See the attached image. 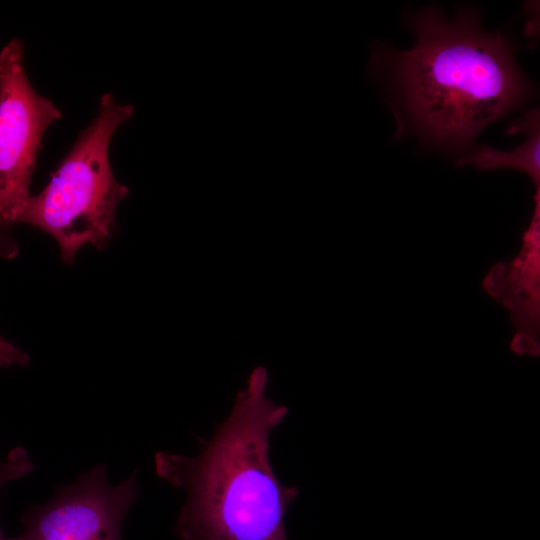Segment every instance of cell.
I'll return each mask as SVG.
<instances>
[{
	"instance_id": "6da1fadb",
	"label": "cell",
	"mask_w": 540,
	"mask_h": 540,
	"mask_svg": "<svg viewBox=\"0 0 540 540\" xmlns=\"http://www.w3.org/2000/svg\"><path fill=\"white\" fill-rule=\"evenodd\" d=\"M409 25L414 46L386 58L398 135L413 132L426 144L467 153L485 126L533 95L511 44L483 31L472 9L448 21L428 7L412 14Z\"/></svg>"
},
{
	"instance_id": "7a4b0ae2",
	"label": "cell",
	"mask_w": 540,
	"mask_h": 540,
	"mask_svg": "<svg viewBox=\"0 0 540 540\" xmlns=\"http://www.w3.org/2000/svg\"><path fill=\"white\" fill-rule=\"evenodd\" d=\"M267 379L262 367L252 372L197 455L155 454V473L186 495L175 524L181 540H287L285 516L298 491L277 478L269 449L288 408L265 396Z\"/></svg>"
},
{
	"instance_id": "3957f363",
	"label": "cell",
	"mask_w": 540,
	"mask_h": 540,
	"mask_svg": "<svg viewBox=\"0 0 540 540\" xmlns=\"http://www.w3.org/2000/svg\"><path fill=\"white\" fill-rule=\"evenodd\" d=\"M133 111V106L117 103L110 94L103 95L97 116L48 185L29 198L18 218V222L50 234L58 243L64 263H72L86 244L101 249L111 236L117 206L128 188L112 173L109 143Z\"/></svg>"
},
{
	"instance_id": "277c9868",
	"label": "cell",
	"mask_w": 540,
	"mask_h": 540,
	"mask_svg": "<svg viewBox=\"0 0 540 540\" xmlns=\"http://www.w3.org/2000/svg\"><path fill=\"white\" fill-rule=\"evenodd\" d=\"M24 46L12 39L0 51V220L18 222L30 196L31 176L46 129L60 111L30 84Z\"/></svg>"
},
{
	"instance_id": "5b68a950",
	"label": "cell",
	"mask_w": 540,
	"mask_h": 540,
	"mask_svg": "<svg viewBox=\"0 0 540 540\" xmlns=\"http://www.w3.org/2000/svg\"><path fill=\"white\" fill-rule=\"evenodd\" d=\"M137 473L112 485L106 465L81 472L73 483L57 486L46 503L30 505L22 532L7 540H123L125 517L139 497Z\"/></svg>"
},
{
	"instance_id": "8992f818",
	"label": "cell",
	"mask_w": 540,
	"mask_h": 540,
	"mask_svg": "<svg viewBox=\"0 0 540 540\" xmlns=\"http://www.w3.org/2000/svg\"><path fill=\"white\" fill-rule=\"evenodd\" d=\"M534 211L523 235L519 254L497 263L483 286L510 312L516 328L510 348L519 356L540 354V189L534 196Z\"/></svg>"
},
{
	"instance_id": "52a82bcc",
	"label": "cell",
	"mask_w": 540,
	"mask_h": 540,
	"mask_svg": "<svg viewBox=\"0 0 540 540\" xmlns=\"http://www.w3.org/2000/svg\"><path fill=\"white\" fill-rule=\"evenodd\" d=\"M540 116L539 109L525 112L522 119L512 123L507 133L525 132L528 137L524 143L511 151H500L487 145L465 153L457 161V166L472 165L480 170L513 168L527 174L535 188H540Z\"/></svg>"
},
{
	"instance_id": "ba28073f",
	"label": "cell",
	"mask_w": 540,
	"mask_h": 540,
	"mask_svg": "<svg viewBox=\"0 0 540 540\" xmlns=\"http://www.w3.org/2000/svg\"><path fill=\"white\" fill-rule=\"evenodd\" d=\"M34 467V463L24 447L16 446L10 449L6 457L0 460V496L7 484L26 477L33 471ZM0 540H7L1 525Z\"/></svg>"
},
{
	"instance_id": "9c48e42d",
	"label": "cell",
	"mask_w": 540,
	"mask_h": 540,
	"mask_svg": "<svg viewBox=\"0 0 540 540\" xmlns=\"http://www.w3.org/2000/svg\"><path fill=\"white\" fill-rule=\"evenodd\" d=\"M29 356L0 336V367L26 366Z\"/></svg>"
},
{
	"instance_id": "30bf717a",
	"label": "cell",
	"mask_w": 540,
	"mask_h": 540,
	"mask_svg": "<svg viewBox=\"0 0 540 540\" xmlns=\"http://www.w3.org/2000/svg\"><path fill=\"white\" fill-rule=\"evenodd\" d=\"M7 225L0 220V255L5 258H11L17 253L15 242L7 234Z\"/></svg>"
}]
</instances>
